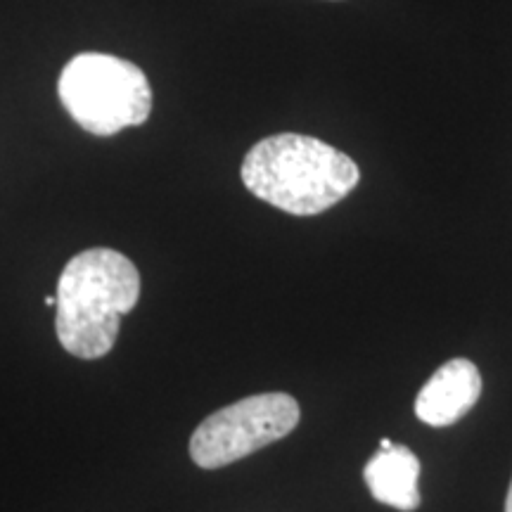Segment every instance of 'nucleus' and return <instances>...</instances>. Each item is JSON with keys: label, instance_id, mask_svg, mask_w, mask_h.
I'll list each match as a JSON object with an SVG mask.
<instances>
[{"label": "nucleus", "instance_id": "nucleus-7", "mask_svg": "<svg viewBox=\"0 0 512 512\" xmlns=\"http://www.w3.org/2000/svg\"><path fill=\"white\" fill-rule=\"evenodd\" d=\"M505 512H512V482H510V489H508V498H505Z\"/></svg>", "mask_w": 512, "mask_h": 512}, {"label": "nucleus", "instance_id": "nucleus-6", "mask_svg": "<svg viewBox=\"0 0 512 512\" xmlns=\"http://www.w3.org/2000/svg\"><path fill=\"white\" fill-rule=\"evenodd\" d=\"M370 494L377 503L401 512L420 508V460L408 446H392L377 451L363 470Z\"/></svg>", "mask_w": 512, "mask_h": 512}, {"label": "nucleus", "instance_id": "nucleus-9", "mask_svg": "<svg viewBox=\"0 0 512 512\" xmlns=\"http://www.w3.org/2000/svg\"><path fill=\"white\" fill-rule=\"evenodd\" d=\"M55 304H57V299L53 297V294H48V297H46V306H50V309H53Z\"/></svg>", "mask_w": 512, "mask_h": 512}, {"label": "nucleus", "instance_id": "nucleus-5", "mask_svg": "<svg viewBox=\"0 0 512 512\" xmlns=\"http://www.w3.org/2000/svg\"><path fill=\"white\" fill-rule=\"evenodd\" d=\"M482 375L467 358H451L427 380L415 399V415L432 427H448L475 408Z\"/></svg>", "mask_w": 512, "mask_h": 512}, {"label": "nucleus", "instance_id": "nucleus-3", "mask_svg": "<svg viewBox=\"0 0 512 512\" xmlns=\"http://www.w3.org/2000/svg\"><path fill=\"white\" fill-rule=\"evenodd\" d=\"M57 95L83 131L102 138L145 124L152 112V88L145 72L117 55H76L62 69Z\"/></svg>", "mask_w": 512, "mask_h": 512}, {"label": "nucleus", "instance_id": "nucleus-1", "mask_svg": "<svg viewBox=\"0 0 512 512\" xmlns=\"http://www.w3.org/2000/svg\"><path fill=\"white\" fill-rule=\"evenodd\" d=\"M138 297V268L117 249L93 247L69 259L55 294V330L64 351L86 361L110 354L121 316L136 309Z\"/></svg>", "mask_w": 512, "mask_h": 512}, {"label": "nucleus", "instance_id": "nucleus-4", "mask_svg": "<svg viewBox=\"0 0 512 512\" xmlns=\"http://www.w3.org/2000/svg\"><path fill=\"white\" fill-rule=\"evenodd\" d=\"M299 418L302 411L290 394L247 396L200 422L190 439V458L204 470H219L285 439Z\"/></svg>", "mask_w": 512, "mask_h": 512}, {"label": "nucleus", "instance_id": "nucleus-8", "mask_svg": "<svg viewBox=\"0 0 512 512\" xmlns=\"http://www.w3.org/2000/svg\"><path fill=\"white\" fill-rule=\"evenodd\" d=\"M394 444H392V441H389V439H382L380 441V451H389V448H392Z\"/></svg>", "mask_w": 512, "mask_h": 512}, {"label": "nucleus", "instance_id": "nucleus-2", "mask_svg": "<svg viewBox=\"0 0 512 512\" xmlns=\"http://www.w3.org/2000/svg\"><path fill=\"white\" fill-rule=\"evenodd\" d=\"M240 176L252 195L294 216L323 214L361 181L354 159L302 133H280L256 143Z\"/></svg>", "mask_w": 512, "mask_h": 512}]
</instances>
